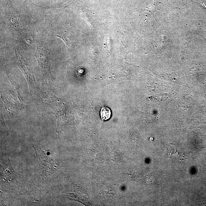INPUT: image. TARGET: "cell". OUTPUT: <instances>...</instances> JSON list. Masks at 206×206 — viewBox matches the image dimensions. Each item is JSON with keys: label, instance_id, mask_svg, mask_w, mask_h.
<instances>
[{"label": "cell", "instance_id": "6da1fadb", "mask_svg": "<svg viewBox=\"0 0 206 206\" xmlns=\"http://www.w3.org/2000/svg\"><path fill=\"white\" fill-rule=\"evenodd\" d=\"M1 96L5 108L10 114L17 113L26 106L25 105L19 103L6 91L1 92Z\"/></svg>", "mask_w": 206, "mask_h": 206}, {"label": "cell", "instance_id": "7a4b0ae2", "mask_svg": "<svg viewBox=\"0 0 206 206\" xmlns=\"http://www.w3.org/2000/svg\"><path fill=\"white\" fill-rule=\"evenodd\" d=\"M50 55L49 50L46 48L39 47L38 48L35 56L38 61L41 69L45 72L49 71L50 64L49 62V57Z\"/></svg>", "mask_w": 206, "mask_h": 206}, {"label": "cell", "instance_id": "3957f363", "mask_svg": "<svg viewBox=\"0 0 206 206\" xmlns=\"http://www.w3.org/2000/svg\"><path fill=\"white\" fill-rule=\"evenodd\" d=\"M71 4V2L67 3L65 4L60 5L58 7L52 8H44L43 13L45 16L49 20H52L57 16L63 14L64 10Z\"/></svg>", "mask_w": 206, "mask_h": 206}, {"label": "cell", "instance_id": "277c9868", "mask_svg": "<svg viewBox=\"0 0 206 206\" xmlns=\"http://www.w3.org/2000/svg\"><path fill=\"white\" fill-rule=\"evenodd\" d=\"M100 115L102 120H107L111 117V110L108 107H102L101 110Z\"/></svg>", "mask_w": 206, "mask_h": 206}, {"label": "cell", "instance_id": "5b68a950", "mask_svg": "<svg viewBox=\"0 0 206 206\" xmlns=\"http://www.w3.org/2000/svg\"><path fill=\"white\" fill-rule=\"evenodd\" d=\"M203 6L204 7V8L206 9V4H204L203 5Z\"/></svg>", "mask_w": 206, "mask_h": 206}]
</instances>
